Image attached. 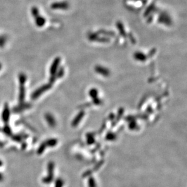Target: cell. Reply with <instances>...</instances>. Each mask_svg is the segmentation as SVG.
Segmentation results:
<instances>
[{"label": "cell", "instance_id": "6da1fadb", "mask_svg": "<svg viewBox=\"0 0 187 187\" xmlns=\"http://www.w3.org/2000/svg\"><path fill=\"white\" fill-rule=\"evenodd\" d=\"M26 80V76L24 74H21L20 75V95H19V101L22 102L24 100L25 97V87L24 83Z\"/></svg>", "mask_w": 187, "mask_h": 187}, {"label": "cell", "instance_id": "7a4b0ae2", "mask_svg": "<svg viewBox=\"0 0 187 187\" xmlns=\"http://www.w3.org/2000/svg\"><path fill=\"white\" fill-rule=\"evenodd\" d=\"M49 88H50V86H49L48 84H46V85H44V86H41V88L37 89L35 92L32 93V98L33 100L37 99L38 97H39L42 94V93L46 91L47 89H49Z\"/></svg>", "mask_w": 187, "mask_h": 187}, {"label": "cell", "instance_id": "3957f363", "mask_svg": "<svg viewBox=\"0 0 187 187\" xmlns=\"http://www.w3.org/2000/svg\"><path fill=\"white\" fill-rule=\"evenodd\" d=\"M9 117H10L9 108H8V106L7 105H6L4 108V110L2 114L3 120L4 122H7L8 120H9Z\"/></svg>", "mask_w": 187, "mask_h": 187}, {"label": "cell", "instance_id": "277c9868", "mask_svg": "<svg viewBox=\"0 0 187 187\" xmlns=\"http://www.w3.org/2000/svg\"><path fill=\"white\" fill-rule=\"evenodd\" d=\"M53 163H50L49 165V176L46 177L44 179V182L46 183H49L53 178Z\"/></svg>", "mask_w": 187, "mask_h": 187}, {"label": "cell", "instance_id": "5b68a950", "mask_svg": "<svg viewBox=\"0 0 187 187\" xmlns=\"http://www.w3.org/2000/svg\"><path fill=\"white\" fill-rule=\"evenodd\" d=\"M59 59L58 58L56 59L54 61L53 64L52 65V66H51L50 67V73L53 74L56 71V69L57 67L58 66V64H59Z\"/></svg>", "mask_w": 187, "mask_h": 187}, {"label": "cell", "instance_id": "8992f818", "mask_svg": "<svg viewBox=\"0 0 187 187\" xmlns=\"http://www.w3.org/2000/svg\"><path fill=\"white\" fill-rule=\"evenodd\" d=\"M46 118L47 121L48 122V123L50 125H53L55 124V120L54 118L51 116V115L50 114H47L46 116Z\"/></svg>", "mask_w": 187, "mask_h": 187}, {"label": "cell", "instance_id": "52a82bcc", "mask_svg": "<svg viewBox=\"0 0 187 187\" xmlns=\"http://www.w3.org/2000/svg\"><path fill=\"white\" fill-rule=\"evenodd\" d=\"M56 143H57V141L56 140H55V139H50V140H49L47 142V145H49V146H50V147H53V146H55Z\"/></svg>", "mask_w": 187, "mask_h": 187}, {"label": "cell", "instance_id": "ba28073f", "mask_svg": "<svg viewBox=\"0 0 187 187\" xmlns=\"http://www.w3.org/2000/svg\"><path fill=\"white\" fill-rule=\"evenodd\" d=\"M89 187H96V184L95 182L93 180V178H90L89 181Z\"/></svg>", "mask_w": 187, "mask_h": 187}, {"label": "cell", "instance_id": "9c48e42d", "mask_svg": "<svg viewBox=\"0 0 187 187\" xmlns=\"http://www.w3.org/2000/svg\"><path fill=\"white\" fill-rule=\"evenodd\" d=\"M63 184V182L61 179H58L56 182V187H62Z\"/></svg>", "mask_w": 187, "mask_h": 187}, {"label": "cell", "instance_id": "30bf717a", "mask_svg": "<svg viewBox=\"0 0 187 187\" xmlns=\"http://www.w3.org/2000/svg\"><path fill=\"white\" fill-rule=\"evenodd\" d=\"M3 179V177H2V176H1V174H0V181H1Z\"/></svg>", "mask_w": 187, "mask_h": 187}, {"label": "cell", "instance_id": "8fae6325", "mask_svg": "<svg viewBox=\"0 0 187 187\" xmlns=\"http://www.w3.org/2000/svg\"><path fill=\"white\" fill-rule=\"evenodd\" d=\"M2 165H3V162L1 160H0V166H1Z\"/></svg>", "mask_w": 187, "mask_h": 187}, {"label": "cell", "instance_id": "7c38bea8", "mask_svg": "<svg viewBox=\"0 0 187 187\" xmlns=\"http://www.w3.org/2000/svg\"><path fill=\"white\" fill-rule=\"evenodd\" d=\"M1 68H2V64H1V63H0V70H1Z\"/></svg>", "mask_w": 187, "mask_h": 187}]
</instances>
